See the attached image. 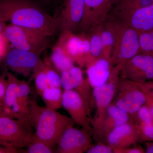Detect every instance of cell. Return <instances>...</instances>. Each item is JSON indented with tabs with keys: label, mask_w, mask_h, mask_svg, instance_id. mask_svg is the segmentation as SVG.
Masks as SVG:
<instances>
[{
	"label": "cell",
	"mask_w": 153,
	"mask_h": 153,
	"mask_svg": "<svg viewBox=\"0 0 153 153\" xmlns=\"http://www.w3.org/2000/svg\"><path fill=\"white\" fill-rule=\"evenodd\" d=\"M0 21L33 29L49 37L58 33L53 17L32 0H0Z\"/></svg>",
	"instance_id": "6da1fadb"
},
{
	"label": "cell",
	"mask_w": 153,
	"mask_h": 153,
	"mask_svg": "<svg viewBox=\"0 0 153 153\" xmlns=\"http://www.w3.org/2000/svg\"><path fill=\"white\" fill-rule=\"evenodd\" d=\"M30 107L34 137L51 144L57 146L64 132L75 124L71 117L40 106L36 99L30 100Z\"/></svg>",
	"instance_id": "7a4b0ae2"
},
{
	"label": "cell",
	"mask_w": 153,
	"mask_h": 153,
	"mask_svg": "<svg viewBox=\"0 0 153 153\" xmlns=\"http://www.w3.org/2000/svg\"><path fill=\"white\" fill-rule=\"evenodd\" d=\"M114 38L111 61L113 66H122L140 53L139 34L122 20L108 15L105 21Z\"/></svg>",
	"instance_id": "3957f363"
},
{
	"label": "cell",
	"mask_w": 153,
	"mask_h": 153,
	"mask_svg": "<svg viewBox=\"0 0 153 153\" xmlns=\"http://www.w3.org/2000/svg\"><path fill=\"white\" fill-rule=\"evenodd\" d=\"M30 119L0 116V144L19 150L27 147L34 137Z\"/></svg>",
	"instance_id": "277c9868"
},
{
	"label": "cell",
	"mask_w": 153,
	"mask_h": 153,
	"mask_svg": "<svg viewBox=\"0 0 153 153\" xmlns=\"http://www.w3.org/2000/svg\"><path fill=\"white\" fill-rule=\"evenodd\" d=\"M3 33L15 49L33 52L40 56L52 45L50 37L30 28L10 24L7 25Z\"/></svg>",
	"instance_id": "5b68a950"
},
{
	"label": "cell",
	"mask_w": 153,
	"mask_h": 153,
	"mask_svg": "<svg viewBox=\"0 0 153 153\" xmlns=\"http://www.w3.org/2000/svg\"><path fill=\"white\" fill-rule=\"evenodd\" d=\"M121 66H113L107 81L104 84L93 88L94 100L96 106L94 117L90 122L93 135L97 137L108 107L112 103L120 78Z\"/></svg>",
	"instance_id": "8992f818"
},
{
	"label": "cell",
	"mask_w": 153,
	"mask_h": 153,
	"mask_svg": "<svg viewBox=\"0 0 153 153\" xmlns=\"http://www.w3.org/2000/svg\"><path fill=\"white\" fill-rule=\"evenodd\" d=\"M146 102V94L137 82L120 77L112 104L133 116Z\"/></svg>",
	"instance_id": "52a82bcc"
},
{
	"label": "cell",
	"mask_w": 153,
	"mask_h": 153,
	"mask_svg": "<svg viewBox=\"0 0 153 153\" xmlns=\"http://www.w3.org/2000/svg\"><path fill=\"white\" fill-rule=\"evenodd\" d=\"M56 43L64 52L79 67H85L90 52L89 34L82 32L75 34L73 32L65 31L60 33Z\"/></svg>",
	"instance_id": "ba28073f"
},
{
	"label": "cell",
	"mask_w": 153,
	"mask_h": 153,
	"mask_svg": "<svg viewBox=\"0 0 153 153\" xmlns=\"http://www.w3.org/2000/svg\"><path fill=\"white\" fill-rule=\"evenodd\" d=\"M84 0H63L53 17L58 32H73L78 29L83 17Z\"/></svg>",
	"instance_id": "9c48e42d"
},
{
	"label": "cell",
	"mask_w": 153,
	"mask_h": 153,
	"mask_svg": "<svg viewBox=\"0 0 153 153\" xmlns=\"http://www.w3.org/2000/svg\"><path fill=\"white\" fill-rule=\"evenodd\" d=\"M120 77L138 83L153 80V57L143 54L134 56L122 66Z\"/></svg>",
	"instance_id": "30bf717a"
},
{
	"label": "cell",
	"mask_w": 153,
	"mask_h": 153,
	"mask_svg": "<svg viewBox=\"0 0 153 153\" xmlns=\"http://www.w3.org/2000/svg\"><path fill=\"white\" fill-rule=\"evenodd\" d=\"M62 105L75 124L93 135V130L89 117L90 112L85 102L76 91L64 90L62 96Z\"/></svg>",
	"instance_id": "8fae6325"
},
{
	"label": "cell",
	"mask_w": 153,
	"mask_h": 153,
	"mask_svg": "<svg viewBox=\"0 0 153 153\" xmlns=\"http://www.w3.org/2000/svg\"><path fill=\"white\" fill-rule=\"evenodd\" d=\"M112 5V0H84V13L78 29L86 33L104 23Z\"/></svg>",
	"instance_id": "7c38bea8"
},
{
	"label": "cell",
	"mask_w": 153,
	"mask_h": 153,
	"mask_svg": "<svg viewBox=\"0 0 153 153\" xmlns=\"http://www.w3.org/2000/svg\"><path fill=\"white\" fill-rule=\"evenodd\" d=\"M93 145L91 134L83 129L69 128L60 137L55 152L83 153Z\"/></svg>",
	"instance_id": "4fadbf2b"
},
{
	"label": "cell",
	"mask_w": 153,
	"mask_h": 153,
	"mask_svg": "<svg viewBox=\"0 0 153 153\" xmlns=\"http://www.w3.org/2000/svg\"><path fill=\"white\" fill-rule=\"evenodd\" d=\"M4 60L12 71L25 77L32 75L35 68L43 62L38 54L15 48L9 51Z\"/></svg>",
	"instance_id": "5bb4252c"
},
{
	"label": "cell",
	"mask_w": 153,
	"mask_h": 153,
	"mask_svg": "<svg viewBox=\"0 0 153 153\" xmlns=\"http://www.w3.org/2000/svg\"><path fill=\"white\" fill-rule=\"evenodd\" d=\"M7 86L2 102L3 115L18 119H30V115L22 109L19 101V79L15 75L7 72Z\"/></svg>",
	"instance_id": "9a60e30c"
},
{
	"label": "cell",
	"mask_w": 153,
	"mask_h": 153,
	"mask_svg": "<svg viewBox=\"0 0 153 153\" xmlns=\"http://www.w3.org/2000/svg\"><path fill=\"white\" fill-rule=\"evenodd\" d=\"M114 17L125 22L139 34L153 30V4Z\"/></svg>",
	"instance_id": "2e32d148"
},
{
	"label": "cell",
	"mask_w": 153,
	"mask_h": 153,
	"mask_svg": "<svg viewBox=\"0 0 153 153\" xmlns=\"http://www.w3.org/2000/svg\"><path fill=\"white\" fill-rule=\"evenodd\" d=\"M139 142L138 136L131 117L128 122L113 130L106 140V143L113 149L130 146Z\"/></svg>",
	"instance_id": "e0dca14e"
},
{
	"label": "cell",
	"mask_w": 153,
	"mask_h": 153,
	"mask_svg": "<svg viewBox=\"0 0 153 153\" xmlns=\"http://www.w3.org/2000/svg\"><path fill=\"white\" fill-rule=\"evenodd\" d=\"M131 116L111 103L108 107L96 137L106 143L107 137L115 128L130 120Z\"/></svg>",
	"instance_id": "ac0fdd59"
},
{
	"label": "cell",
	"mask_w": 153,
	"mask_h": 153,
	"mask_svg": "<svg viewBox=\"0 0 153 153\" xmlns=\"http://www.w3.org/2000/svg\"><path fill=\"white\" fill-rule=\"evenodd\" d=\"M87 79L92 88L101 86L107 81L113 66L111 60L102 57L85 66Z\"/></svg>",
	"instance_id": "d6986e66"
},
{
	"label": "cell",
	"mask_w": 153,
	"mask_h": 153,
	"mask_svg": "<svg viewBox=\"0 0 153 153\" xmlns=\"http://www.w3.org/2000/svg\"><path fill=\"white\" fill-rule=\"evenodd\" d=\"M138 136L139 142L153 141V117L146 105L131 116Z\"/></svg>",
	"instance_id": "ffe728a7"
},
{
	"label": "cell",
	"mask_w": 153,
	"mask_h": 153,
	"mask_svg": "<svg viewBox=\"0 0 153 153\" xmlns=\"http://www.w3.org/2000/svg\"><path fill=\"white\" fill-rule=\"evenodd\" d=\"M61 87L64 90H74L84 79L81 68L73 66L60 72Z\"/></svg>",
	"instance_id": "44dd1931"
},
{
	"label": "cell",
	"mask_w": 153,
	"mask_h": 153,
	"mask_svg": "<svg viewBox=\"0 0 153 153\" xmlns=\"http://www.w3.org/2000/svg\"><path fill=\"white\" fill-rule=\"evenodd\" d=\"M102 25L97 26L89 32L90 52L86 65L95 59L103 57V47L101 38Z\"/></svg>",
	"instance_id": "7402d4cb"
},
{
	"label": "cell",
	"mask_w": 153,
	"mask_h": 153,
	"mask_svg": "<svg viewBox=\"0 0 153 153\" xmlns=\"http://www.w3.org/2000/svg\"><path fill=\"white\" fill-rule=\"evenodd\" d=\"M49 58L60 73L74 66V61L66 55L61 47L57 43L52 47V53Z\"/></svg>",
	"instance_id": "603a6c76"
},
{
	"label": "cell",
	"mask_w": 153,
	"mask_h": 153,
	"mask_svg": "<svg viewBox=\"0 0 153 153\" xmlns=\"http://www.w3.org/2000/svg\"><path fill=\"white\" fill-rule=\"evenodd\" d=\"M63 92L61 88L50 86L46 88L41 96L46 107L55 111L62 107Z\"/></svg>",
	"instance_id": "cb8c5ba5"
},
{
	"label": "cell",
	"mask_w": 153,
	"mask_h": 153,
	"mask_svg": "<svg viewBox=\"0 0 153 153\" xmlns=\"http://www.w3.org/2000/svg\"><path fill=\"white\" fill-rule=\"evenodd\" d=\"M56 146L35 137L26 149L19 150L24 153H52L55 152Z\"/></svg>",
	"instance_id": "d4e9b609"
},
{
	"label": "cell",
	"mask_w": 153,
	"mask_h": 153,
	"mask_svg": "<svg viewBox=\"0 0 153 153\" xmlns=\"http://www.w3.org/2000/svg\"><path fill=\"white\" fill-rule=\"evenodd\" d=\"M43 62L49 86L61 88L60 72L55 68L49 57H45Z\"/></svg>",
	"instance_id": "484cf974"
},
{
	"label": "cell",
	"mask_w": 153,
	"mask_h": 153,
	"mask_svg": "<svg viewBox=\"0 0 153 153\" xmlns=\"http://www.w3.org/2000/svg\"><path fill=\"white\" fill-rule=\"evenodd\" d=\"M101 38L103 47V57L111 60L114 38L112 31L105 22L102 25Z\"/></svg>",
	"instance_id": "4316f807"
},
{
	"label": "cell",
	"mask_w": 153,
	"mask_h": 153,
	"mask_svg": "<svg viewBox=\"0 0 153 153\" xmlns=\"http://www.w3.org/2000/svg\"><path fill=\"white\" fill-rule=\"evenodd\" d=\"M35 79L36 90L41 96L44 91L49 87L48 81L44 68V62L36 67L31 75L30 79Z\"/></svg>",
	"instance_id": "83f0119b"
},
{
	"label": "cell",
	"mask_w": 153,
	"mask_h": 153,
	"mask_svg": "<svg viewBox=\"0 0 153 153\" xmlns=\"http://www.w3.org/2000/svg\"><path fill=\"white\" fill-rule=\"evenodd\" d=\"M139 54L153 57V30L139 33Z\"/></svg>",
	"instance_id": "f1b7e54d"
},
{
	"label": "cell",
	"mask_w": 153,
	"mask_h": 153,
	"mask_svg": "<svg viewBox=\"0 0 153 153\" xmlns=\"http://www.w3.org/2000/svg\"><path fill=\"white\" fill-rule=\"evenodd\" d=\"M30 89L29 84L25 80H19V104L27 114L30 115V107L29 95Z\"/></svg>",
	"instance_id": "f546056e"
},
{
	"label": "cell",
	"mask_w": 153,
	"mask_h": 153,
	"mask_svg": "<svg viewBox=\"0 0 153 153\" xmlns=\"http://www.w3.org/2000/svg\"><path fill=\"white\" fill-rule=\"evenodd\" d=\"M87 153H114V149L112 147L101 141H98L95 145H92L86 152Z\"/></svg>",
	"instance_id": "4dcf8cb0"
},
{
	"label": "cell",
	"mask_w": 153,
	"mask_h": 153,
	"mask_svg": "<svg viewBox=\"0 0 153 153\" xmlns=\"http://www.w3.org/2000/svg\"><path fill=\"white\" fill-rule=\"evenodd\" d=\"M10 44L3 33H0V62L5 60L11 50Z\"/></svg>",
	"instance_id": "1f68e13d"
},
{
	"label": "cell",
	"mask_w": 153,
	"mask_h": 153,
	"mask_svg": "<svg viewBox=\"0 0 153 153\" xmlns=\"http://www.w3.org/2000/svg\"><path fill=\"white\" fill-rule=\"evenodd\" d=\"M145 150L140 145H134L127 147L114 149V153H144Z\"/></svg>",
	"instance_id": "d6a6232c"
},
{
	"label": "cell",
	"mask_w": 153,
	"mask_h": 153,
	"mask_svg": "<svg viewBox=\"0 0 153 153\" xmlns=\"http://www.w3.org/2000/svg\"><path fill=\"white\" fill-rule=\"evenodd\" d=\"M7 84V79L4 76L0 75V102L2 103L4 97Z\"/></svg>",
	"instance_id": "836d02e7"
},
{
	"label": "cell",
	"mask_w": 153,
	"mask_h": 153,
	"mask_svg": "<svg viewBox=\"0 0 153 153\" xmlns=\"http://www.w3.org/2000/svg\"><path fill=\"white\" fill-rule=\"evenodd\" d=\"M138 83L143 91L148 93L153 98V80L143 83Z\"/></svg>",
	"instance_id": "e575fe53"
},
{
	"label": "cell",
	"mask_w": 153,
	"mask_h": 153,
	"mask_svg": "<svg viewBox=\"0 0 153 153\" xmlns=\"http://www.w3.org/2000/svg\"><path fill=\"white\" fill-rule=\"evenodd\" d=\"M143 91L146 94V102L145 105H146L149 109V110L151 114L153 117V98L146 92H145L144 91Z\"/></svg>",
	"instance_id": "d590c367"
},
{
	"label": "cell",
	"mask_w": 153,
	"mask_h": 153,
	"mask_svg": "<svg viewBox=\"0 0 153 153\" xmlns=\"http://www.w3.org/2000/svg\"><path fill=\"white\" fill-rule=\"evenodd\" d=\"M19 150L14 148L8 147L0 144V153H19Z\"/></svg>",
	"instance_id": "8d00e7d4"
},
{
	"label": "cell",
	"mask_w": 153,
	"mask_h": 153,
	"mask_svg": "<svg viewBox=\"0 0 153 153\" xmlns=\"http://www.w3.org/2000/svg\"><path fill=\"white\" fill-rule=\"evenodd\" d=\"M145 153H153V141L146 142Z\"/></svg>",
	"instance_id": "74e56055"
},
{
	"label": "cell",
	"mask_w": 153,
	"mask_h": 153,
	"mask_svg": "<svg viewBox=\"0 0 153 153\" xmlns=\"http://www.w3.org/2000/svg\"><path fill=\"white\" fill-rule=\"evenodd\" d=\"M6 26H7V25H6V23L0 21V33H3Z\"/></svg>",
	"instance_id": "f35d334b"
},
{
	"label": "cell",
	"mask_w": 153,
	"mask_h": 153,
	"mask_svg": "<svg viewBox=\"0 0 153 153\" xmlns=\"http://www.w3.org/2000/svg\"><path fill=\"white\" fill-rule=\"evenodd\" d=\"M2 105V103L1 102H0V116H1L3 115Z\"/></svg>",
	"instance_id": "ab89813d"
},
{
	"label": "cell",
	"mask_w": 153,
	"mask_h": 153,
	"mask_svg": "<svg viewBox=\"0 0 153 153\" xmlns=\"http://www.w3.org/2000/svg\"><path fill=\"white\" fill-rule=\"evenodd\" d=\"M120 1V0H112L113 5L116 4H117Z\"/></svg>",
	"instance_id": "60d3db41"
},
{
	"label": "cell",
	"mask_w": 153,
	"mask_h": 153,
	"mask_svg": "<svg viewBox=\"0 0 153 153\" xmlns=\"http://www.w3.org/2000/svg\"><path fill=\"white\" fill-rule=\"evenodd\" d=\"M40 1H42V2L47 3L50 2L51 0H40Z\"/></svg>",
	"instance_id": "b9f144b4"
},
{
	"label": "cell",
	"mask_w": 153,
	"mask_h": 153,
	"mask_svg": "<svg viewBox=\"0 0 153 153\" xmlns=\"http://www.w3.org/2000/svg\"><path fill=\"white\" fill-rule=\"evenodd\" d=\"M148 1H151L153 2V0H148Z\"/></svg>",
	"instance_id": "7bdbcfd3"
}]
</instances>
